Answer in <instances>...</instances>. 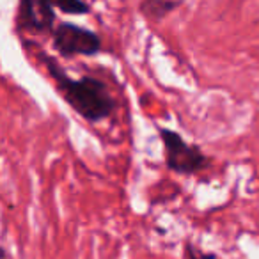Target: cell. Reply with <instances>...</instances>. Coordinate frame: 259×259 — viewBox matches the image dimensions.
<instances>
[{
	"instance_id": "cell-1",
	"label": "cell",
	"mask_w": 259,
	"mask_h": 259,
	"mask_svg": "<svg viewBox=\"0 0 259 259\" xmlns=\"http://www.w3.org/2000/svg\"><path fill=\"white\" fill-rule=\"evenodd\" d=\"M41 61L45 62L64 101L80 117L89 122H100L110 117L115 108V100L112 98L105 82L94 76L71 78L64 71V68L47 54H41Z\"/></svg>"
},
{
	"instance_id": "cell-2",
	"label": "cell",
	"mask_w": 259,
	"mask_h": 259,
	"mask_svg": "<svg viewBox=\"0 0 259 259\" xmlns=\"http://www.w3.org/2000/svg\"><path fill=\"white\" fill-rule=\"evenodd\" d=\"M158 134L163 144V156L169 170L176 174L192 176L209 167V158L199 146L188 144L178 132L158 126Z\"/></svg>"
},
{
	"instance_id": "cell-3",
	"label": "cell",
	"mask_w": 259,
	"mask_h": 259,
	"mask_svg": "<svg viewBox=\"0 0 259 259\" xmlns=\"http://www.w3.org/2000/svg\"><path fill=\"white\" fill-rule=\"evenodd\" d=\"M54 48L62 57L96 55L101 50V39L94 30L80 27L71 22H61L52 34Z\"/></svg>"
},
{
	"instance_id": "cell-4",
	"label": "cell",
	"mask_w": 259,
	"mask_h": 259,
	"mask_svg": "<svg viewBox=\"0 0 259 259\" xmlns=\"http://www.w3.org/2000/svg\"><path fill=\"white\" fill-rule=\"evenodd\" d=\"M54 9L50 0H20L16 27L29 34H54Z\"/></svg>"
},
{
	"instance_id": "cell-5",
	"label": "cell",
	"mask_w": 259,
	"mask_h": 259,
	"mask_svg": "<svg viewBox=\"0 0 259 259\" xmlns=\"http://www.w3.org/2000/svg\"><path fill=\"white\" fill-rule=\"evenodd\" d=\"M180 6H181L180 0H142L139 9L151 22H160V20L169 16Z\"/></svg>"
},
{
	"instance_id": "cell-6",
	"label": "cell",
	"mask_w": 259,
	"mask_h": 259,
	"mask_svg": "<svg viewBox=\"0 0 259 259\" xmlns=\"http://www.w3.org/2000/svg\"><path fill=\"white\" fill-rule=\"evenodd\" d=\"M50 4L66 15H85L89 13V6L83 0H50Z\"/></svg>"
},
{
	"instance_id": "cell-7",
	"label": "cell",
	"mask_w": 259,
	"mask_h": 259,
	"mask_svg": "<svg viewBox=\"0 0 259 259\" xmlns=\"http://www.w3.org/2000/svg\"><path fill=\"white\" fill-rule=\"evenodd\" d=\"M185 254H187L188 259H217L215 254H211V252H202L201 248L194 247L190 241L185 245Z\"/></svg>"
}]
</instances>
